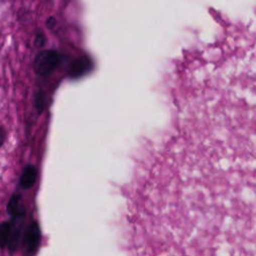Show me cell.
<instances>
[{"label":"cell","instance_id":"6da1fadb","mask_svg":"<svg viewBox=\"0 0 256 256\" xmlns=\"http://www.w3.org/2000/svg\"><path fill=\"white\" fill-rule=\"evenodd\" d=\"M60 60V54L54 50L41 51L35 58L34 70L41 76L48 75L57 67Z\"/></svg>","mask_w":256,"mask_h":256},{"label":"cell","instance_id":"3957f363","mask_svg":"<svg viewBox=\"0 0 256 256\" xmlns=\"http://www.w3.org/2000/svg\"><path fill=\"white\" fill-rule=\"evenodd\" d=\"M39 242V230L36 224H31L26 234V247L28 252H33Z\"/></svg>","mask_w":256,"mask_h":256},{"label":"cell","instance_id":"7a4b0ae2","mask_svg":"<svg viewBox=\"0 0 256 256\" xmlns=\"http://www.w3.org/2000/svg\"><path fill=\"white\" fill-rule=\"evenodd\" d=\"M91 62L87 57H80L75 60L70 69V75L72 77H80L89 71Z\"/></svg>","mask_w":256,"mask_h":256},{"label":"cell","instance_id":"277c9868","mask_svg":"<svg viewBox=\"0 0 256 256\" xmlns=\"http://www.w3.org/2000/svg\"><path fill=\"white\" fill-rule=\"evenodd\" d=\"M36 175H37V172H36L35 167L32 165H27L20 177L21 187L25 188V189L30 188L35 182Z\"/></svg>","mask_w":256,"mask_h":256}]
</instances>
